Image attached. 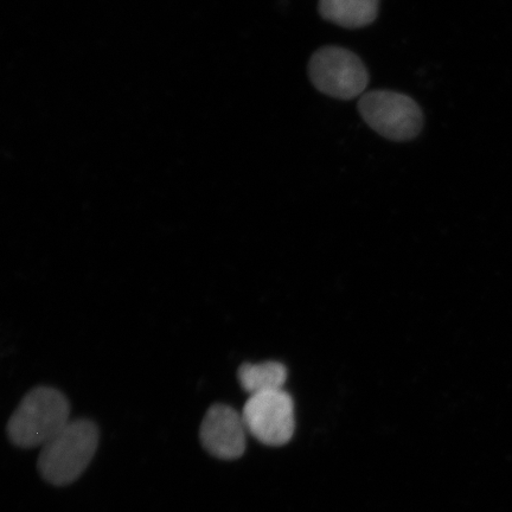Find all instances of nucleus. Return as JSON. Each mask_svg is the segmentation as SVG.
<instances>
[{
  "mask_svg": "<svg viewBox=\"0 0 512 512\" xmlns=\"http://www.w3.org/2000/svg\"><path fill=\"white\" fill-rule=\"evenodd\" d=\"M69 416V401L60 390L34 388L12 414L8 424L9 438L19 447H43L69 424Z\"/></svg>",
  "mask_w": 512,
  "mask_h": 512,
  "instance_id": "obj_2",
  "label": "nucleus"
},
{
  "mask_svg": "<svg viewBox=\"0 0 512 512\" xmlns=\"http://www.w3.org/2000/svg\"><path fill=\"white\" fill-rule=\"evenodd\" d=\"M358 111L375 132L395 142L414 139L424 125L419 105L409 96L392 91L364 93Z\"/></svg>",
  "mask_w": 512,
  "mask_h": 512,
  "instance_id": "obj_3",
  "label": "nucleus"
},
{
  "mask_svg": "<svg viewBox=\"0 0 512 512\" xmlns=\"http://www.w3.org/2000/svg\"><path fill=\"white\" fill-rule=\"evenodd\" d=\"M310 80L319 92L339 100H351L366 92L369 74L360 57L339 47L316 51L309 63Z\"/></svg>",
  "mask_w": 512,
  "mask_h": 512,
  "instance_id": "obj_4",
  "label": "nucleus"
},
{
  "mask_svg": "<svg viewBox=\"0 0 512 512\" xmlns=\"http://www.w3.org/2000/svg\"><path fill=\"white\" fill-rule=\"evenodd\" d=\"M242 418L248 433L267 446L290 443L296 430L293 399L284 389L252 395Z\"/></svg>",
  "mask_w": 512,
  "mask_h": 512,
  "instance_id": "obj_5",
  "label": "nucleus"
},
{
  "mask_svg": "<svg viewBox=\"0 0 512 512\" xmlns=\"http://www.w3.org/2000/svg\"><path fill=\"white\" fill-rule=\"evenodd\" d=\"M99 445V430L94 422L70 421L42 447L38 470L47 482L68 485L75 482L92 462Z\"/></svg>",
  "mask_w": 512,
  "mask_h": 512,
  "instance_id": "obj_1",
  "label": "nucleus"
},
{
  "mask_svg": "<svg viewBox=\"0 0 512 512\" xmlns=\"http://www.w3.org/2000/svg\"><path fill=\"white\" fill-rule=\"evenodd\" d=\"M380 0H319V14L326 21L348 29L367 27L379 14Z\"/></svg>",
  "mask_w": 512,
  "mask_h": 512,
  "instance_id": "obj_7",
  "label": "nucleus"
},
{
  "mask_svg": "<svg viewBox=\"0 0 512 512\" xmlns=\"http://www.w3.org/2000/svg\"><path fill=\"white\" fill-rule=\"evenodd\" d=\"M247 428L233 407L211 406L202 421L200 439L207 452L222 460H234L246 451Z\"/></svg>",
  "mask_w": 512,
  "mask_h": 512,
  "instance_id": "obj_6",
  "label": "nucleus"
},
{
  "mask_svg": "<svg viewBox=\"0 0 512 512\" xmlns=\"http://www.w3.org/2000/svg\"><path fill=\"white\" fill-rule=\"evenodd\" d=\"M241 387L252 395L284 389L287 369L280 362L245 363L239 368Z\"/></svg>",
  "mask_w": 512,
  "mask_h": 512,
  "instance_id": "obj_8",
  "label": "nucleus"
}]
</instances>
